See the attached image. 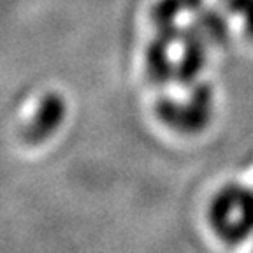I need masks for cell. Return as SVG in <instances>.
<instances>
[{
  "mask_svg": "<svg viewBox=\"0 0 253 253\" xmlns=\"http://www.w3.org/2000/svg\"><path fill=\"white\" fill-rule=\"evenodd\" d=\"M210 225L221 241L243 243L253 236V190L229 185L210 204Z\"/></svg>",
  "mask_w": 253,
  "mask_h": 253,
  "instance_id": "6da1fadb",
  "label": "cell"
},
{
  "mask_svg": "<svg viewBox=\"0 0 253 253\" xmlns=\"http://www.w3.org/2000/svg\"><path fill=\"white\" fill-rule=\"evenodd\" d=\"M65 113H67V106L62 95L56 91L46 93L41 99L34 118L25 126L23 141L28 144H41L47 137H51L65 120Z\"/></svg>",
  "mask_w": 253,
  "mask_h": 253,
  "instance_id": "7a4b0ae2",
  "label": "cell"
}]
</instances>
